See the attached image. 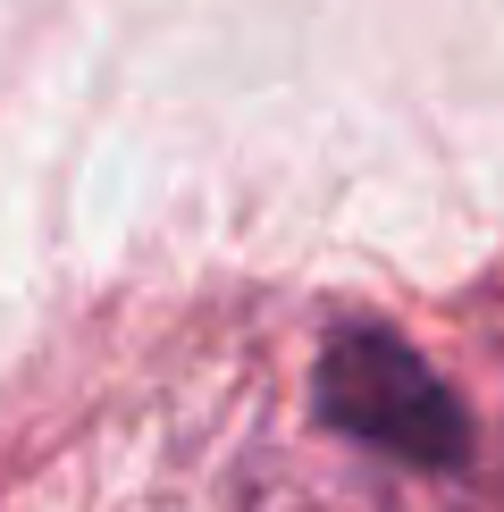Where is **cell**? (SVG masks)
<instances>
[{"label": "cell", "mask_w": 504, "mask_h": 512, "mask_svg": "<svg viewBox=\"0 0 504 512\" xmlns=\"http://www.w3.org/2000/svg\"><path fill=\"white\" fill-rule=\"evenodd\" d=\"M311 403L328 429H345L353 445L404 462V471H462L471 462L462 395L395 328H370V319L336 328L320 345V370H311Z\"/></svg>", "instance_id": "6da1fadb"}]
</instances>
